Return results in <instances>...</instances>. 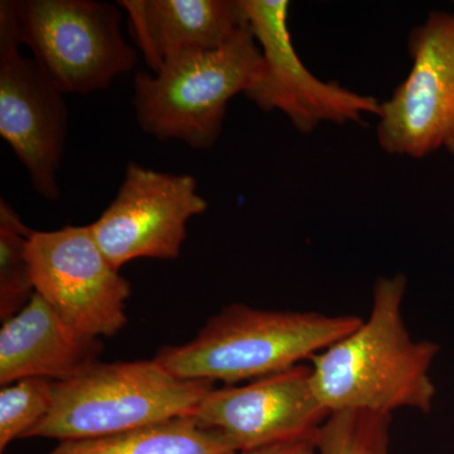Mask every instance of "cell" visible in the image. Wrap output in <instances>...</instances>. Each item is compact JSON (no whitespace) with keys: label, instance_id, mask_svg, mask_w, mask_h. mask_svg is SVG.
<instances>
[{"label":"cell","instance_id":"6da1fadb","mask_svg":"<svg viewBox=\"0 0 454 454\" xmlns=\"http://www.w3.org/2000/svg\"><path fill=\"white\" fill-rule=\"evenodd\" d=\"M406 286L402 273L378 278L369 318L310 358L313 389L330 414L432 411L437 391L429 372L441 348L409 333L403 317Z\"/></svg>","mask_w":454,"mask_h":454},{"label":"cell","instance_id":"7a4b0ae2","mask_svg":"<svg viewBox=\"0 0 454 454\" xmlns=\"http://www.w3.org/2000/svg\"><path fill=\"white\" fill-rule=\"evenodd\" d=\"M354 315L269 310L231 304L211 317L196 337L167 346L155 360L186 380L232 385L256 380L310 360L363 324Z\"/></svg>","mask_w":454,"mask_h":454},{"label":"cell","instance_id":"3957f363","mask_svg":"<svg viewBox=\"0 0 454 454\" xmlns=\"http://www.w3.org/2000/svg\"><path fill=\"white\" fill-rule=\"evenodd\" d=\"M214 382L177 378L153 360L98 363L53 385L50 413L25 438L71 441L190 417Z\"/></svg>","mask_w":454,"mask_h":454},{"label":"cell","instance_id":"277c9868","mask_svg":"<svg viewBox=\"0 0 454 454\" xmlns=\"http://www.w3.org/2000/svg\"><path fill=\"white\" fill-rule=\"evenodd\" d=\"M262 68V51L249 27L220 49L184 53L158 73L137 74L133 106L139 127L160 140L211 148L223 131L227 104L247 94Z\"/></svg>","mask_w":454,"mask_h":454},{"label":"cell","instance_id":"5b68a950","mask_svg":"<svg viewBox=\"0 0 454 454\" xmlns=\"http://www.w3.org/2000/svg\"><path fill=\"white\" fill-rule=\"evenodd\" d=\"M16 11L20 42L64 94L109 88L136 66L138 57L122 35L118 3L16 0Z\"/></svg>","mask_w":454,"mask_h":454},{"label":"cell","instance_id":"8992f818","mask_svg":"<svg viewBox=\"0 0 454 454\" xmlns=\"http://www.w3.org/2000/svg\"><path fill=\"white\" fill-rule=\"evenodd\" d=\"M408 51V76L381 103L379 145L415 160L441 149L454 155V13H430L409 33Z\"/></svg>","mask_w":454,"mask_h":454},{"label":"cell","instance_id":"52a82bcc","mask_svg":"<svg viewBox=\"0 0 454 454\" xmlns=\"http://www.w3.org/2000/svg\"><path fill=\"white\" fill-rule=\"evenodd\" d=\"M16 0L0 2V137L28 170L32 186L49 201L59 197L68 110L64 92L35 59L20 53Z\"/></svg>","mask_w":454,"mask_h":454},{"label":"cell","instance_id":"ba28073f","mask_svg":"<svg viewBox=\"0 0 454 454\" xmlns=\"http://www.w3.org/2000/svg\"><path fill=\"white\" fill-rule=\"evenodd\" d=\"M28 260L35 293L77 330L103 339L127 325L130 283L101 252L89 225L33 230Z\"/></svg>","mask_w":454,"mask_h":454},{"label":"cell","instance_id":"9c48e42d","mask_svg":"<svg viewBox=\"0 0 454 454\" xmlns=\"http://www.w3.org/2000/svg\"><path fill=\"white\" fill-rule=\"evenodd\" d=\"M247 23L262 51L259 82L245 97L265 112L279 110L300 133L324 122L348 124L380 114L381 101L310 73L293 44L286 0H243Z\"/></svg>","mask_w":454,"mask_h":454},{"label":"cell","instance_id":"30bf717a","mask_svg":"<svg viewBox=\"0 0 454 454\" xmlns=\"http://www.w3.org/2000/svg\"><path fill=\"white\" fill-rule=\"evenodd\" d=\"M207 207L193 176L129 162L115 199L89 226L101 252L119 270L136 259H177L188 221Z\"/></svg>","mask_w":454,"mask_h":454},{"label":"cell","instance_id":"8fae6325","mask_svg":"<svg viewBox=\"0 0 454 454\" xmlns=\"http://www.w3.org/2000/svg\"><path fill=\"white\" fill-rule=\"evenodd\" d=\"M328 417L310 366L301 364L241 387H214L190 415L223 435L236 452L315 438Z\"/></svg>","mask_w":454,"mask_h":454},{"label":"cell","instance_id":"7c38bea8","mask_svg":"<svg viewBox=\"0 0 454 454\" xmlns=\"http://www.w3.org/2000/svg\"><path fill=\"white\" fill-rule=\"evenodd\" d=\"M103 348L101 339L74 328L35 293L0 328V384L27 378L68 380L100 363Z\"/></svg>","mask_w":454,"mask_h":454},{"label":"cell","instance_id":"4fadbf2b","mask_svg":"<svg viewBox=\"0 0 454 454\" xmlns=\"http://www.w3.org/2000/svg\"><path fill=\"white\" fill-rule=\"evenodd\" d=\"M145 62L158 73L179 55L220 49L249 28L243 0H121Z\"/></svg>","mask_w":454,"mask_h":454},{"label":"cell","instance_id":"5bb4252c","mask_svg":"<svg viewBox=\"0 0 454 454\" xmlns=\"http://www.w3.org/2000/svg\"><path fill=\"white\" fill-rule=\"evenodd\" d=\"M223 435L184 417L100 437L59 442L47 454H236Z\"/></svg>","mask_w":454,"mask_h":454},{"label":"cell","instance_id":"9a60e30c","mask_svg":"<svg viewBox=\"0 0 454 454\" xmlns=\"http://www.w3.org/2000/svg\"><path fill=\"white\" fill-rule=\"evenodd\" d=\"M33 230L0 199V318L7 321L31 301L35 286L28 260Z\"/></svg>","mask_w":454,"mask_h":454},{"label":"cell","instance_id":"2e32d148","mask_svg":"<svg viewBox=\"0 0 454 454\" xmlns=\"http://www.w3.org/2000/svg\"><path fill=\"white\" fill-rule=\"evenodd\" d=\"M391 414L343 411L331 413L317 432L319 454H390Z\"/></svg>","mask_w":454,"mask_h":454},{"label":"cell","instance_id":"e0dca14e","mask_svg":"<svg viewBox=\"0 0 454 454\" xmlns=\"http://www.w3.org/2000/svg\"><path fill=\"white\" fill-rule=\"evenodd\" d=\"M55 381L27 378L2 387L0 390V452L4 453L16 439L27 433L50 413L53 404Z\"/></svg>","mask_w":454,"mask_h":454},{"label":"cell","instance_id":"ac0fdd59","mask_svg":"<svg viewBox=\"0 0 454 454\" xmlns=\"http://www.w3.org/2000/svg\"><path fill=\"white\" fill-rule=\"evenodd\" d=\"M236 454H319L315 438L298 439V441L284 442L254 450H241Z\"/></svg>","mask_w":454,"mask_h":454}]
</instances>
